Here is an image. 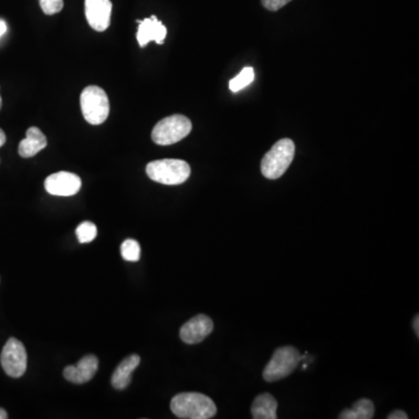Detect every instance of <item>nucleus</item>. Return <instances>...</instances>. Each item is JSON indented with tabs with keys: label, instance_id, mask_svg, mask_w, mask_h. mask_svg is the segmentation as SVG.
I'll list each match as a JSON object with an SVG mask.
<instances>
[{
	"label": "nucleus",
	"instance_id": "5701e85b",
	"mask_svg": "<svg viewBox=\"0 0 419 419\" xmlns=\"http://www.w3.org/2000/svg\"><path fill=\"white\" fill-rule=\"evenodd\" d=\"M413 330H415V332H416L417 337H419V317L418 315L415 317L413 319Z\"/></svg>",
	"mask_w": 419,
	"mask_h": 419
},
{
	"label": "nucleus",
	"instance_id": "1a4fd4ad",
	"mask_svg": "<svg viewBox=\"0 0 419 419\" xmlns=\"http://www.w3.org/2000/svg\"><path fill=\"white\" fill-rule=\"evenodd\" d=\"M111 0H85V17L92 30H108L111 24Z\"/></svg>",
	"mask_w": 419,
	"mask_h": 419
},
{
	"label": "nucleus",
	"instance_id": "4468645a",
	"mask_svg": "<svg viewBox=\"0 0 419 419\" xmlns=\"http://www.w3.org/2000/svg\"><path fill=\"white\" fill-rule=\"evenodd\" d=\"M140 356L137 354L127 356L126 359L123 360L112 375V386L118 390L127 388L132 381V373L140 365Z\"/></svg>",
	"mask_w": 419,
	"mask_h": 419
},
{
	"label": "nucleus",
	"instance_id": "4be33fe9",
	"mask_svg": "<svg viewBox=\"0 0 419 419\" xmlns=\"http://www.w3.org/2000/svg\"><path fill=\"white\" fill-rule=\"evenodd\" d=\"M408 415H406L404 411L402 410H395V411H392L390 413L389 416H388V419H408Z\"/></svg>",
	"mask_w": 419,
	"mask_h": 419
},
{
	"label": "nucleus",
	"instance_id": "412c9836",
	"mask_svg": "<svg viewBox=\"0 0 419 419\" xmlns=\"http://www.w3.org/2000/svg\"><path fill=\"white\" fill-rule=\"evenodd\" d=\"M292 0H262V5L269 11H279L282 7H284L287 4L290 3Z\"/></svg>",
	"mask_w": 419,
	"mask_h": 419
},
{
	"label": "nucleus",
	"instance_id": "f03ea898",
	"mask_svg": "<svg viewBox=\"0 0 419 419\" xmlns=\"http://www.w3.org/2000/svg\"><path fill=\"white\" fill-rule=\"evenodd\" d=\"M295 158V144L290 139H281L263 156L261 173L268 180H277L288 170Z\"/></svg>",
	"mask_w": 419,
	"mask_h": 419
},
{
	"label": "nucleus",
	"instance_id": "6e6552de",
	"mask_svg": "<svg viewBox=\"0 0 419 419\" xmlns=\"http://www.w3.org/2000/svg\"><path fill=\"white\" fill-rule=\"evenodd\" d=\"M82 181L80 176L68 171L55 173L46 178L44 188L48 194L61 197L74 196L81 190Z\"/></svg>",
	"mask_w": 419,
	"mask_h": 419
},
{
	"label": "nucleus",
	"instance_id": "f8f14e48",
	"mask_svg": "<svg viewBox=\"0 0 419 419\" xmlns=\"http://www.w3.org/2000/svg\"><path fill=\"white\" fill-rule=\"evenodd\" d=\"M138 24L137 39L140 47H146L151 41H155L158 44H165L167 28L155 15H151V18L144 20H138Z\"/></svg>",
	"mask_w": 419,
	"mask_h": 419
},
{
	"label": "nucleus",
	"instance_id": "dca6fc26",
	"mask_svg": "<svg viewBox=\"0 0 419 419\" xmlns=\"http://www.w3.org/2000/svg\"><path fill=\"white\" fill-rule=\"evenodd\" d=\"M375 413V406L368 399H361L353 404L352 408L342 410L339 413L340 419H370Z\"/></svg>",
	"mask_w": 419,
	"mask_h": 419
},
{
	"label": "nucleus",
	"instance_id": "f257e3e1",
	"mask_svg": "<svg viewBox=\"0 0 419 419\" xmlns=\"http://www.w3.org/2000/svg\"><path fill=\"white\" fill-rule=\"evenodd\" d=\"M170 409L175 416L182 419H208L217 413L215 402L199 392H182L174 396Z\"/></svg>",
	"mask_w": 419,
	"mask_h": 419
},
{
	"label": "nucleus",
	"instance_id": "bb28decb",
	"mask_svg": "<svg viewBox=\"0 0 419 419\" xmlns=\"http://www.w3.org/2000/svg\"><path fill=\"white\" fill-rule=\"evenodd\" d=\"M1 106H3V101H1V97H0V110H1Z\"/></svg>",
	"mask_w": 419,
	"mask_h": 419
},
{
	"label": "nucleus",
	"instance_id": "2eb2a0df",
	"mask_svg": "<svg viewBox=\"0 0 419 419\" xmlns=\"http://www.w3.org/2000/svg\"><path fill=\"white\" fill-rule=\"evenodd\" d=\"M277 401L270 394H261L256 396L251 404V417L254 419H276Z\"/></svg>",
	"mask_w": 419,
	"mask_h": 419
},
{
	"label": "nucleus",
	"instance_id": "39448f33",
	"mask_svg": "<svg viewBox=\"0 0 419 419\" xmlns=\"http://www.w3.org/2000/svg\"><path fill=\"white\" fill-rule=\"evenodd\" d=\"M81 110L85 120L91 125H101L110 114V101L101 87L90 85L81 94Z\"/></svg>",
	"mask_w": 419,
	"mask_h": 419
},
{
	"label": "nucleus",
	"instance_id": "a211bd4d",
	"mask_svg": "<svg viewBox=\"0 0 419 419\" xmlns=\"http://www.w3.org/2000/svg\"><path fill=\"white\" fill-rule=\"evenodd\" d=\"M141 247L135 239H127L121 245V256L126 261L137 262L140 260Z\"/></svg>",
	"mask_w": 419,
	"mask_h": 419
},
{
	"label": "nucleus",
	"instance_id": "a878e982",
	"mask_svg": "<svg viewBox=\"0 0 419 419\" xmlns=\"http://www.w3.org/2000/svg\"><path fill=\"white\" fill-rule=\"evenodd\" d=\"M7 413L6 411H5V410L1 409V408H0V419H6L7 418Z\"/></svg>",
	"mask_w": 419,
	"mask_h": 419
},
{
	"label": "nucleus",
	"instance_id": "ddd939ff",
	"mask_svg": "<svg viewBox=\"0 0 419 419\" xmlns=\"http://www.w3.org/2000/svg\"><path fill=\"white\" fill-rule=\"evenodd\" d=\"M47 138L40 128L30 127L26 132V138L19 144V155L21 158H33L39 151L47 147Z\"/></svg>",
	"mask_w": 419,
	"mask_h": 419
},
{
	"label": "nucleus",
	"instance_id": "7ed1b4c3",
	"mask_svg": "<svg viewBox=\"0 0 419 419\" xmlns=\"http://www.w3.org/2000/svg\"><path fill=\"white\" fill-rule=\"evenodd\" d=\"M146 173L151 181L165 185H178L185 183L192 174V168L176 158H165L151 161L146 167Z\"/></svg>",
	"mask_w": 419,
	"mask_h": 419
},
{
	"label": "nucleus",
	"instance_id": "0eeeda50",
	"mask_svg": "<svg viewBox=\"0 0 419 419\" xmlns=\"http://www.w3.org/2000/svg\"><path fill=\"white\" fill-rule=\"evenodd\" d=\"M0 363L7 375L14 379L21 377L27 369V353L24 344L15 338L7 340L4 346Z\"/></svg>",
	"mask_w": 419,
	"mask_h": 419
},
{
	"label": "nucleus",
	"instance_id": "9d476101",
	"mask_svg": "<svg viewBox=\"0 0 419 419\" xmlns=\"http://www.w3.org/2000/svg\"><path fill=\"white\" fill-rule=\"evenodd\" d=\"M213 331V322L206 315H197L182 326L180 337L185 344L194 345L204 340Z\"/></svg>",
	"mask_w": 419,
	"mask_h": 419
},
{
	"label": "nucleus",
	"instance_id": "f3484780",
	"mask_svg": "<svg viewBox=\"0 0 419 419\" xmlns=\"http://www.w3.org/2000/svg\"><path fill=\"white\" fill-rule=\"evenodd\" d=\"M254 69L251 67H245L242 69V73L232 78L230 81V90L232 92H238L242 90L244 87H249L251 82L254 81Z\"/></svg>",
	"mask_w": 419,
	"mask_h": 419
},
{
	"label": "nucleus",
	"instance_id": "b1692460",
	"mask_svg": "<svg viewBox=\"0 0 419 419\" xmlns=\"http://www.w3.org/2000/svg\"><path fill=\"white\" fill-rule=\"evenodd\" d=\"M7 26L5 21L0 20V37H3L4 34L6 33Z\"/></svg>",
	"mask_w": 419,
	"mask_h": 419
},
{
	"label": "nucleus",
	"instance_id": "aec40b11",
	"mask_svg": "<svg viewBox=\"0 0 419 419\" xmlns=\"http://www.w3.org/2000/svg\"><path fill=\"white\" fill-rule=\"evenodd\" d=\"M40 6L47 15H54L63 10V0H39Z\"/></svg>",
	"mask_w": 419,
	"mask_h": 419
},
{
	"label": "nucleus",
	"instance_id": "393cba45",
	"mask_svg": "<svg viewBox=\"0 0 419 419\" xmlns=\"http://www.w3.org/2000/svg\"><path fill=\"white\" fill-rule=\"evenodd\" d=\"M5 142H6V135L4 133L3 130L0 128V147H3Z\"/></svg>",
	"mask_w": 419,
	"mask_h": 419
},
{
	"label": "nucleus",
	"instance_id": "20e7f679",
	"mask_svg": "<svg viewBox=\"0 0 419 419\" xmlns=\"http://www.w3.org/2000/svg\"><path fill=\"white\" fill-rule=\"evenodd\" d=\"M192 130V124L189 118L174 114L155 125L151 131V140L160 146H169L187 138Z\"/></svg>",
	"mask_w": 419,
	"mask_h": 419
},
{
	"label": "nucleus",
	"instance_id": "9b49d317",
	"mask_svg": "<svg viewBox=\"0 0 419 419\" xmlns=\"http://www.w3.org/2000/svg\"><path fill=\"white\" fill-rule=\"evenodd\" d=\"M97 356H85L78 361L77 365H68L64 368V379L75 384H83L90 381L97 373Z\"/></svg>",
	"mask_w": 419,
	"mask_h": 419
},
{
	"label": "nucleus",
	"instance_id": "6ab92c4d",
	"mask_svg": "<svg viewBox=\"0 0 419 419\" xmlns=\"http://www.w3.org/2000/svg\"><path fill=\"white\" fill-rule=\"evenodd\" d=\"M76 234L81 244H89L97 237V226L94 223L83 222L76 228Z\"/></svg>",
	"mask_w": 419,
	"mask_h": 419
},
{
	"label": "nucleus",
	"instance_id": "423d86ee",
	"mask_svg": "<svg viewBox=\"0 0 419 419\" xmlns=\"http://www.w3.org/2000/svg\"><path fill=\"white\" fill-rule=\"evenodd\" d=\"M302 361V356L299 349L292 346H284L276 349L263 370V379L267 382H275L284 379L294 373L299 363Z\"/></svg>",
	"mask_w": 419,
	"mask_h": 419
}]
</instances>
